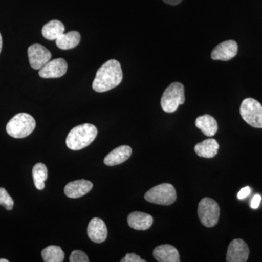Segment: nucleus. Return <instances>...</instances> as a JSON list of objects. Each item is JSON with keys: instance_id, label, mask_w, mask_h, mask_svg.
Returning <instances> with one entry per match:
<instances>
[{"instance_id": "f257e3e1", "label": "nucleus", "mask_w": 262, "mask_h": 262, "mask_svg": "<svg viewBox=\"0 0 262 262\" xmlns=\"http://www.w3.org/2000/svg\"><path fill=\"white\" fill-rule=\"evenodd\" d=\"M123 74L120 62L110 59L103 63L96 72L92 87L98 93L106 92L121 83Z\"/></svg>"}, {"instance_id": "f03ea898", "label": "nucleus", "mask_w": 262, "mask_h": 262, "mask_svg": "<svg viewBox=\"0 0 262 262\" xmlns=\"http://www.w3.org/2000/svg\"><path fill=\"white\" fill-rule=\"evenodd\" d=\"M98 130L92 124L77 125L69 133L66 139L67 147L72 150H80L89 146L96 139Z\"/></svg>"}, {"instance_id": "7ed1b4c3", "label": "nucleus", "mask_w": 262, "mask_h": 262, "mask_svg": "<svg viewBox=\"0 0 262 262\" xmlns=\"http://www.w3.org/2000/svg\"><path fill=\"white\" fill-rule=\"evenodd\" d=\"M36 127V121L32 115L19 113L7 124L6 131L11 137L23 139L30 135Z\"/></svg>"}, {"instance_id": "20e7f679", "label": "nucleus", "mask_w": 262, "mask_h": 262, "mask_svg": "<svg viewBox=\"0 0 262 262\" xmlns=\"http://www.w3.org/2000/svg\"><path fill=\"white\" fill-rule=\"evenodd\" d=\"M184 102V85L180 82H173L164 91L161 98V107L165 113H173Z\"/></svg>"}, {"instance_id": "39448f33", "label": "nucleus", "mask_w": 262, "mask_h": 262, "mask_svg": "<svg viewBox=\"0 0 262 262\" xmlns=\"http://www.w3.org/2000/svg\"><path fill=\"white\" fill-rule=\"evenodd\" d=\"M144 198L154 204L170 206L177 201V192L172 184L164 183L150 189Z\"/></svg>"}, {"instance_id": "423d86ee", "label": "nucleus", "mask_w": 262, "mask_h": 262, "mask_svg": "<svg viewBox=\"0 0 262 262\" xmlns=\"http://www.w3.org/2000/svg\"><path fill=\"white\" fill-rule=\"evenodd\" d=\"M198 213L202 225L209 228L214 227L220 219V206L211 198H203L198 205Z\"/></svg>"}, {"instance_id": "0eeeda50", "label": "nucleus", "mask_w": 262, "mask_h": 262, "mask_svg": "<svg viewBox=\"0 0 262 262\" xmlns=\"http://www.w3.org/2000/svg\"><path fill=\"white\" fill-rule=\"evenodd\" d=\"M241 117L248 125L256 128H262V106L253 98L243 101L239 108Z\"/></svg>"}, {"instance_id": "6e6552de", "label": "nucleus", "mask_w": 262, "mask_h": 262, "mask_svg": "<svg viewBox=\"0 0 262 262\" xmlns=\"http://www.w3.org/2000/svg\"><path fill=\"white\" fill-rule=\"evenodd\" d=\"M29 63L32 69L39 70L51 61V51L40 44H34L28 48Z\"/></svg>"}, {"instance_id": "1a4fd4ad", "label": "nucleus", "mask_w": 262, "mask_h": 262, "mask_svg": "<svg viewBox=\"0 0 262 262\" xmlns=\"http://www.w3.org/2000/svg\"><path fill=\"white\" fill-rule=\"evenodd\" d=\"M68 65L63 58H56L48 61L39 70V77L45 79L60 78L67 73Z\"/></svg>"}, {"instance_id": "9d476101", "label": "nucleus", "mask_w": 262, "mask_h": 262, "mask_svg": "<svg viewBox=\"0 0 262 262\" xmlns=\"http://www.w3.org/2000/svg\"><path fill=\"white\" fill-rule=\"evenodd\" d=\"M249 256V248L244 241L235 239L229 244L227 253V261L246 262Z\"/></svg>"}, {"instance_id": "9b49d317", "label": "nucleus", "mask_w": 262, "mask_h": 262, "mask_svg": "<svg viewBox=\"0 0 262 262\" xmlns=\"http://www.w3.org/2000/svg\"><path fill=\"white\" fill-rule=\"evenodd\" d=\"M238 46L234 40L220 43L211 52V58L215 61H227L237 55Z\"/></svg>"}, {"instance_id": "f8f14e48", "label": "nucleus", "mask_w": 262, "mask_h": 262, "mask_svg": "<svg viewBox=\"0 0 262 262\" xmlns=\"http://www.w3.org/2000/svg\"><path fill=\"white\" fill-rule=\"evenodd\" d=\"M107 228L102 220L94 218L91 220L88 227V235L93 242L96 244L104 242L107 237Z\"/></svg>"}, {"instance_id": "ddd939ff", "label": "nucleus", "mask_w": 262, "mask_h": 262, "mask_svg": "<svg viewBox=\"0 0 262 262\" xmlns=\"http://www.w3.org/2000/svg\"><path fill=\"white\" fill-rule=\"evenodd\" d=\"M92 182L80 179L68 183L64 188L66 195L70 198H79L85 195L93 189Z\"/></svg>"}, {"instance_id": "4468645a", "label": "nucleus", "mask_w": 262, "mask_h": 262, "mask_svg": "<svg viewBox=\"0 0 262 262\" xmlns=\"http://www.w3.org/2000/svg\"><path fill=\"white\" fill-rule=\"evenodd\" d=\"M153 256L159 262L180 261L178 250L171 245H161L155 248L153 251Z\"/></svg>"}, {"instance_id": "2eb2a0df", "label": "nucleus", "mask_w": 262, "mask_h": 262, "mask_svg": "<svg viewBox=\"0 0 262 262\" xmlns=\"http://www.w3.org/2000/svg\"><path fill=\"white\" fill-rule=\"evenodd\" d=\"M131 155H132V149L130 146H120L108 153L104 158L103 163L108 166H115L126 161L130 158Z\"/></svg>"}, {"instance_id": "dca6fc26", "label": "nucleus", "mask_w": 262, "mask_h": 262, "mask_svg": "<svg viewBox=\"0 0 262 262\" xmlns=\"http://www.w3.org/2000/svg\"><path fill=\"white\" fill-rule=\"evenodd\" d=\"M127 223L136 230H146L152 225L153 218L148 213L134 211L127 216Z\"/></svg>"}, {"instance_id": "f3484780", "label": "nucleus", "mask_w": 262, "mask_h": 262, "mask_svg": "<svg viewBox=\"0 0 262 262\" xmlns=\"http://www.w3.org/2000/svg\"><path fill=\"white\" fill-rule=\"evenodd\" d=\"M219 145L216 140L208 139L196 144L194 146V151L201 158H212L218 153Z\"/></svg>"}, {"instance_id": "a211bd4d", "label": "nucleus", "mask_w": 262, "mask_h": 262, "mask_svg": "<svg viewBox=\"0 0 262 262\" xmlns=\"http://www.w3.org/2000/svg\"><path fill=\"white\" fill-rule=\"evenodd\" d=\"M195 125L203 132L205 136L211 137L216 134L218 130V124L214 117L209 115H202L195 120Z\"/></svg>"}, {"instance_id": "6ab92c4d", "label": "nucleus", "mask_w": 262, "mask_h": 262, "mask_svg": "<svg viewBox=\"0 0 262 262\" xmlns=\"http://www.w3.org/2000/svg\"><path fill=\"white\" fill-rule=\"evenodd\" d=\"M80 33L72 31L68 33H63L56 39L57 47L61 50H70L78 46L80 42Z\"/></svg>"}, {"instance_id": "aec40b11", "label": "nucleus", "mask_w": 262, "mask_h": 262, "mask_svg": "<svg viewBox=\"0 0 262 262\" xmlns=\"http://www.w3.org/2000/svg\"><path fill=\"white\" fill-rule=\"evenodd\" d=\"M65 27L60 20H53L48 22L42 29L43 37L48 40H56L64 33Z\"/></svg>"}, {"instance_id": "412c9836", "label": "nucleus", "mask_w": 262, "mask_h": 262, "mask_svg": "<svg viewBox=\"0 0 262 262\" xmlns=\"http://www.w3.org/2000/svg\"><path fill=\"white\" fill-rule=\"evenodd\" d=\"M32 176L36 188L39 190H42L45 188V182L48 179V169L46 165L41 163L36 164L33 167Z\"/></svg>"}, {"instance_id": "4be33fe9", "label": "nucleus", "mask_w": 262, "mask_h": 262, "mask_svg": "<svg viewBox=\"0 0 262 262\" xmlns=\"http://www.w3.org/2000/svg\"><path fill=\"white\" fill-rule=\"evenodd\" d=\"M64 256V252L59 246H48L42 251L43 261L46 262H62Z\"/></svg>"}, {"instance_id": "5701e85b", "label": "nucleus", "mask_w": 262, "mask_h": 262, "mask_svg": "<svg viewBox=\"0 0 262 262\" xmlns=\"http://www.w3.org/2000/svg\"><path fill=\"white\" fill-rule=\"evenodd\" d=\"M0 205L5 207L8 211L13 209L14 206V201L10 196L6 189L3 187H0Z\"/></svg>"}, {"instance_id": "b1692460", "label": "nucleus", "mask_w": 262, "mask_h": 262, "mask_svg": "<svg viewBox=\"0 0 262 262\" xmlns=\"http://www.w3.org/2000/svg\"><path fill=\"white\" fill-rule=\"evenodd\" d=\"M70 262H89L87 254L80 250H75L71 253Z\"/></svg>"}, {"instance_id": "393cba45", "label": "nucleus", "mask_w": 262, "mask_h": 262, "mask_svg": "<svg viewBox=\"0 0 262 262\" xmlns=\"http://www.w3.org/2000/svg\"><path fill=\"white\" fill-rule=\"evenodd\" d=\"M121 262H145V260L141 258L136 253H127L125 257L120 260Z\"/></svg>"}, {"instance_id": "a878e982", "label": "nucleus", "mask_w": 262, "mask_h": 262, "mask_svg": "<svg viewBox=\"0 0 262 262\" xmlns=\"http://www.w3.org/2000/svg\"><path fill=\"white\" fill-rule=\"evenodd\" d=\"M250 193H251V188L249 187H246L241 189V190L239 191L238 194H237V198L239 200L244 199L246 196L249 195Z\"/></svg>"}, {"instance_id": "bb28decb", "label": "nucleus", "mask_w": 262, "mask_h": 262, "mask_svg": "<svg viewBox=\"0 0 262 262\" xmlns=\"http://www.w3.org/2000/svg\"><path fill=\"white\" fill-rule=\"evenodd\" d=\"M261 201V196L259 195V194H256L252 198V201H251V207L253 208V209H256V208H258L259 206L260 203Z\"/></svg>"}, {"instance_id": "cd10ccee", "label": "nucleus", "mask_w": 262, "mask_h": 262, "mask_svg": "<svg viewBox=\"0 0 262 262\" xmlns=\"http://www.w3.org/2000/svg\"><path fill=\"white\" fill-rule=\"evenodd\" d=\"M164 3L170 5H177L182 3V0H163Z\"/></svg>"}, {"instance_id": "c85d7f7f", "label": "nucleus", "mask_w": 262, "mask_h": 262, "mask_svg": "<svg viewBox=\"0 0 262 262\" xmlns=\"http://www.w3.org/2000/svg\"><path fill=\"white\" fill-rule=\"evenodd\" d=\"M3 49V37H2L1 33H0V53Z\"/></svg>"}, {"instance_id": "c756f323", "label": "nucleus", "mask_w": 262, "mask_h": 262, "mask_svg": "<svg viewBox=\"0 0 262 262\" xmlns=\"http://www.w3.org/2000/svg\"><path fill=\"white\" fill-rule=\"evenodd\" d=\"M8 260L5 259V258H0V262H8Z\"/></svg>"}]
</instances>
